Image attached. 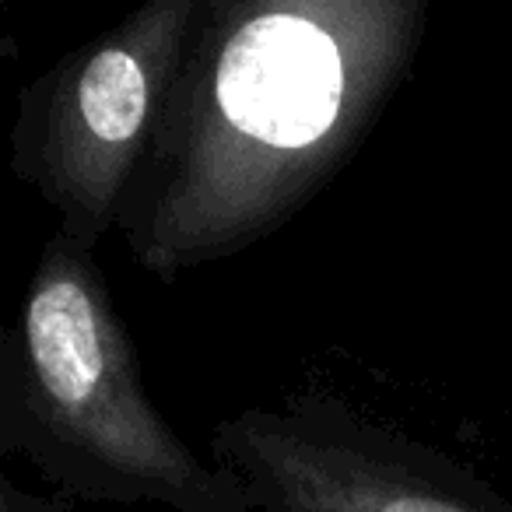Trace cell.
<instances>
[{
    "label": "cell",
    "instance_id": "1",
    "mask_svg": "<svg viewBox=\"0 0 512 512\" xmlns=\"http://www.w3.org/2000/svg\"><path fill=\"white\" fill-rule=\"evenodd\" d=\"M428 0H204L116 232L141 271H186L295 218L411 74Z\"/></svg>",
    "mask_w": 512,
    "mask_h": 512
},
{
    "label": "cell",
    "instance_id": "2",
    "mask_svg": "<svg viewBox=\"0 0 512 512\" xmlns=\"http://www.w3.org/2000/svg\"><path fill=\"white\" fill-rule=\"evenodd\" d=\"M0 453L78 502L253 512L246 484L155 407L95 249L60 228L0 334Z\"/></svg>",
    "mask_w": 512,
    "mask_h": 512
},
{
    "label": "cell",
    "instance_id": "3",
    "mask_svg": "<svg viewBox=\"0 0 512 512\" xmlns=\"http://www.w3.org/2000/svg\"><path fill=\"white\" fill-rule=\"evenodd\" d=\"M204 0H151L18 92L11 172L95 249L120 225Z\"/></svg>",
    "mask_w": 512,
    "mask_h": 512
},
{
    "label": "cell",
    "instance_id": "4",
    "mask_svg": "<svg viewBox=\"0 0 512 512\" xmlns=\"http://www.w3.org/2000/svg\"><path fill=\"white\" fill-rule=\"evenodd\" d=\"M207 456L246 484L253 512H512L442 449L323 393L228 414Z\"/></svg>",
    "mask_w": 512,
    "mask_h": 512
},
{
    "label": "cell",
    "instance_id": "5",
    "mask_svg": "<svg viewBox=\"0 0 512 512\" xmlns=\"http://www.w3.org/2000/svg\"><path fill=\"white\" fill-rule=\"evenodd\" d=\"M0 512H74L67 502H50V498L29 495L15 484V477L0 481Z\"/></svg>",
    "mask_w": 512,
    "mask_h": 512
}]
</instances>
